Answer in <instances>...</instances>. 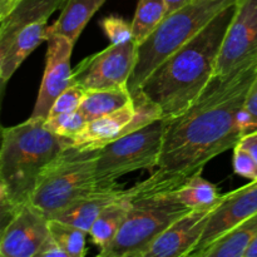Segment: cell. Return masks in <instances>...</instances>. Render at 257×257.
<instances>
[{"label":"cell","instance_id":"cell-31","mask_svg":"<svg viewBox=\"0 0 257 257\" xmlns=\"http://www.w3.org/2000/svg\"><path fill=\"white\" fill-rule=\"evenodd\" d=\"M237 145L242 146L243 148H246V150L252 155V157L255 158L257 162V131L256 132L248 133V135L243 136Z\"/></svg>","mask_w":257,"mask_h":257},{"label":"cell","instance_id":"cell-1","mask_svg":"<svg viewBox=\"0 0 257 257\" xmlns=\"http://www.w3.org/2000/svg\"><path fill=\"white\" fill-rule=\"evenodd\" d=\"M257 77V57L226 75H215L197 99L178 117L166 120L162 151L155 172L136 187L168 193L242 138L240 114Z\"/></svg>","mask_w":257,"mask_h":257},{"label":"cell","instance_id":"cell-20","mask_svg":"<svg viewBox=\"0 0 257 257\" xmlns=\"http://www.w3.org/2000/svg\"><path fill=\"white\" fill-rule=\"evenodd\" d=\"M256 237L257 213L207 246L198 257H245L246 250Z\"/></svg>","mask_w":257,"mask_h":257},{"label":"cell","instance_id":"cell-10","mask_svg":"<svg viewBox=\"0 0 257 257\" xmlns=\"http://www.w3.org/2000/svg\"><path fill=\"white\" fill-rule=\"evenodd\" d=\"M257 57V0H237L226 32L215 75H226Z\"/></svg>","mask_w":257,"mask_h":257},{"label":"cell","instance_id":"cell-34","mask_svg":"<svg viewBox=\"0 0 257 257\" xmlns=\"http://www.w3.org/2000/svg\"><path fill=\"white\" fill-rule=\"evenodd\" d=\"M245 257H257V237L251 242V245L246 250Z\"/></svg>","mask_w":257,"mask_h":257},{"label":"cell","instance_id":"cell-11","mask_svg":"<svg viewBox=\"0 0 257 257\" xmlns=\"http://www.w3.org/2000/svg\"><path fill=\"white\" fill-rule=\"evenodd\" d=\"M47 42L45 70L34 109L29 117L32 119H47L55 99L73 84L70 57L74 44L62 35H50Z\"/></svg>","mask_w":257,"mask_h":257},{"label":"cell","instance_id":"cell-27","mask_svg":"<svg viewBox=\"0 0 257 257\" xmlns=\"http://www.w3.org/2000/svg\"><path fill=\"white\" fill-rule=\"evenodd\" d=\"M103 32L109 39L110 44H120L133 40L132 24L118 17H107L100 22Z\"/></svg>","mask_w":257,"mask_h":257},{"label":"cell","instance_id":"cell-7","mask_svg":"<svg viewBox=\"0 0 257 257\" xmlns=\"http://www.w3.org/2000/svg\"><path fill=\"white\" fill-rule=\"evenodd\" d=\"M166 119L160 118L98 150L95 176L100 187H119L118 178L157 167L162 151Z\"/></svg>","mask_w":257,"mask_h":257},{"label":"cell","instance_id":"cell-26","mask_svg":"<svg viewBox=\"0 0 257 257\" xmlns=\"http://www.w3.org/2000/svg\"><path fill=\"white\" fill-rule=\"evenodd\" d=\"M84 97L85 90L78 87L77 84H72L55 99L52 110L49 113V117H57V115L65 114V113L75 112V110L79 109Z\"/></svg>","mask_w":257,"mask_h":257},{"label":"cell","instance_id":"cell-30","mask_svg":"<svg viewBox=\"0 0 257 257\" xmlns=\"http://www.w3.org/2000/svg\"><path fill=\"white\" fill-rule=\"evenodd\" d=\"M37 257H68L67 253L59 247L57 241L52 237V235L48 236L45 242L40 247L39 252H38Z\"/></svg>","mask_w":257,"mask_h":257},{"label":"cell","instance_id":"cell-24","mask_svg":"<svg viewBox=\"0 0 257 257\" xmlns=\"http://www.w3.org/2000/svg\"><path fill=\"white\" fill-rule=\"evenodd\" d=\"M49 231L52 237L57 241L59 247L67 253L68 257H83L87 253L84 230L60 222L58 220L49 221Z\"/></svg>","mask_w":257,"mask_h":257},{"label":"cell","instance_id":"cell-16","mask_svg":"<svg viewBox=\"0 0 257 257\" xmlns=\"http://www.w3.org/2000/svg\"><path fill=\"white\" fill-rule=\"evenodd\" d=\"M48 22H38L23 28L7 49L0 53V79L4 87L25 59L44 40H48Z\"/></svg>","mask_w":257,"mask_h":257},{"label":"cell","instance_id":"cell-32","mask_svg":"<svg viewBox=\"0 0 257 257\" xmlns=\"http://www.w3.org/2000/svg\"><path fill=\"white\" fill-rule=\"evenodd\" d=\"M22 0H0V19L7 17Z\"/></svg>","mask_w":257,"mask_h":257},{"label":"cell","instance_id":"cell-12","mask_svg":"<svg viewBox=\"0 0 257 257\" xmlns=\"http://www.w3.org/2000/svg\"><path fill=\"white\" fill-rule=\"evenodd\" d=\"M257 213V181L222 195L210 213L205 231L190 257H198L207 246L232 230L242 221Z\"/></svg>","mask_w":257,"mask_h":257},{"label":"cell","instance_id":"cell-17","mask_svg":"<svg viewBox=\"0 0 257 257\" xmlns=\"http://www.w3.org/2000/svg\"><path fill=\"white\" fill-rule=\"evenodd\" d=\"M125 190L119 187L103 188L84 198H80L77 202L72 203L69 207L60 211L50 220H58L60 222L75 226L89 233L93 223L95 222L102 211L109 203L124 195Z\"/></svg>","mask_w":257,"mask_h":257},{"label":"cell","instance_id":"cell-21","mask_svg":"<svg viewBox=\"0 0 257 257\" xmlns=\"http://www.w3.org/2000/svg\"><path fill=\"white\" fill-rule=\"evenodd\" d=\"M171 196L188 210L215 208L222 198L217 187L202 177V173L188 178L181 187L170 192Z\"/></svg>","mask_w":257,"mask_h":257},{"label":"cell","instance_id":"cell-13","mask_svg":"<svg viewBox=\"0 0 257 257\" xmlns=\"http://www.w3.org/2000/svg\"><path fill=\"white\" fill-rule=\"evenodd\" d=\"M49 221L32 203H25L13 220L2 228L0 256L37 257L50 235Z\"/></svg>","mask_w":257,"mask_h":257},{"label":"cell","instance_id":"cell-14","mask_svg":"<svg viewBox=\"0 0 257 257\" xmlns=\"http://www.w3.org/2000/svg\"><path fill=\"white\" fill-rule=\"evenodd\" d=\"M212 210L188 211L166 228L142 257H190L205 231Z\"/></svg>","mask_w":257,"mask_h":257},{"label":"cell","instance_id":"cell-18","mask_svg":"<svg viewBox=\"0 0 257 257\" xmlns=\"http://www.w3.org/2000/svg\"><path fill=\"white\" fill-rule=\"evenodd\" d=\"M105 0H68L59 18L48 28L50 35H62L75 44L83 29Z\"/></svg>","mask_w":257,"mask_h":257},{"label":"cell","instance_id":"cell-5","mask_svg":"<svg viewBox=\"0 0 257 257\" xmlns=\"http://www.w3.org/2000/svg\"><path fill=\"white\" fill-rule=\"evenodd\" d=\"M97 155L98 150L68 146L42 173L30 203L50 220L80 198L103 190L95 176Z\"/></svg>","mask_w":257,"mask_h":257},{"label":"cell","instance_id":"cell-4","mask_svg":"<svg viewBox=\"0 0 257 257\" xmlns=\"http://www.w3.org/2000/svg\"><path fill=\"white\" fill-rule=\"evenodd\" d=\"M237 0H192L166 15L150 37L138 45L137 60L128 82L131 94L181 47L198 34L216 15Z\"/></svg>","mask_w":257,"mask_h":257},{"label":"cell","instance_id":"cell-2","mask_svg":"<svg viewBox=\"0 0 257 257\" xmlns=\"http://www.w3.org/2000/svg\"><path fill=\"white\" fill-rule=\"evenodd\" d=\"M236 4L237 2L218 13L141 85L138 92L157 105L163 119L182 114L215 77L221 45L235 15Z\"/></svg>","mask_w":257,"mask_h":257},{"label":"cell","instance_id":"cell-22","mask_svg":"<svg viewBox=\"0 0 257 257\" xmlns=\"http://www.w3.org/2000/svg\"><path fill=\"white\" fill-rule=\"evenodd\" d=\"M132 100L133 97L128 88L88 90L85 92V97L80 104L79 110L89 122L125 107Z\"/></svg>","mask_w":257,"mask_h":257},{"label":"cell","instance_id":"cell-23","mask_svg":"<svg viewBox=\"0 0 257 257\" xmlns=\"http://www.w3.org/2000/svg\"><path fill=\"white\" fill-rule=\"evenodd\" d=\"M167 15L166 0H138L137 10L133 18L132 32L133 40L140 45L145 42L151 33L161 24Z\"/></svg>","mask_w":257,"mask_h":257},{"label":"cell","instance_id":"cell-28","mask_svg":"<svg viewBox=\"0 0 257 257\" xmlns=\"http://www.w3.org/2000/svg\"><path fill=\"white\" fill-rule=\"evenodd\" d=\"M240 127L242 137L257 131V77L253 84L251 85L245 105L240 114Z\"/></svg>","mask_w":257,"mask_h":257},{"label":"cell","instance_id":"cell-19","mask_svg":"<svg viewBox=\"0 0 257 257\" xmlns=\"http://www.w3.org/2000/svg\"><path fill=\"white\" fill-rule=\"evenodd\" d=\"M131 202H132L131 190H125L124 195L109 203L93 223L88 235L92 238V242L99 248V252L107 248L118 235L127 217Z\"/></svg>","mask_w":257,"mask_h":257},{"label":"cell","instance_id":"cell-8","mask_svg":"<svg viewBox=\"0 0 257 257\" xmlns=\"http://www.w3.org/2000/svg\"><path fill=\"white\" fill-rule=\"evenodd\" d=\"M133 100L125 107L89 120L75 137L69 140L70 147L80 151H97L113 141L145 127L162 118L161 110L142 93L132 95Z\"/></svg>","mask_w":257,"mask_h":257},{"label":"cell","instance_id":"cell-9","mask_svg":"<svg viewBox=\"0 0 257 257\" xmlns=\"http://www.w3.org/2000/svg\"><path fill=\"white\" fill-rule=\"evenodd\" d=\"M135 40L110 44L102 52L84 58L73 70V84L88 90L128 88L137 60Z\"/></svg>","mask_w":257,"mask_h":257},{"label":"cell","instance_id":"cell-15","mask_svg":"<svg viewBox=\"0 0 257 257\" xmlns=\"http://www.w3.org/2000/svg\"><path fill=\"white\" fill-rule=\"evenodd\" d=\"M68 0H22L9 14L0 19V53L4 52L15 35L30 24L48 22L50 15L63 9Z\"/></svg>","mask_w":257,"mask_h":257},{"label":"cell","instance_id":"cell-3","mask_svg":"<svg viewBox=\"0 0 257 257\" xmlns=\"http://www.w3.org/2000/svg\"><path fill=\"white\" fill-rule=\"evenodd\" d=\"M69 146V140L45 127L44 120L27 119L2 130L0 197L22 207L30 202L45 168Z\"/></svg>","mask_w":257,"mask_h":257},{"label":"cell","instance_id":"cell-6","mask_svg":"<svg viewBox=\"0 0 257 257\" xmlns=\"http://www.w3.org/2000/svg\"><path fill=\"white\" fill-rule=\"evenodd\" d=\"M132 202L119 232L102 257H142L158 236L188 212L171 193L146 192L131 187Z\"/></svg>","mask_w":257,"mask_h":257},{"label":"cell","instance_id":"cell-29","mask_svg":"<svg viewBox=\"0 0 257 257\" xmlns=\"http://www.w3.org/2000/svg\"><path fill=\"white\" fill-rule=\"evenodd\" d=\"M233 170L241 177L257 181V162L250 152L242 146L236 145L233 148Z\"/></svg>","mask_w":257,"mask_h":257},{"label":"cell","instance_id":"cell-25","mask_svg":"<svg viewBox=\"0 0 257 257\" xmlns=\"http://www.w3.org/2000/svg\"><path fill=\"white\" fill-rule=\"evenodd\" d=\"M44 123L45 127L49 128L55 135L72 140L87 125L88 119L78 109L75 112L65 113V114L57 115V117H49L44 120Z\"/></svg>","mask_w":257,"mask_h":257},{"label":"cell","instance_id":"cell-33","mask_svg":"<svg viewBox=\"0 0 257 257\" xmlns=\"http://www.w3.org/2000/svg\"><path fill=\"white\" fill-rule=\"evenodd\" d=\"M166 2H167V15H168L171 14V13L175 12V10L182 8L183 5L192 2V0H166Z\"/></svg>","mask_w":257,"mask_h":257}]
</instances>
